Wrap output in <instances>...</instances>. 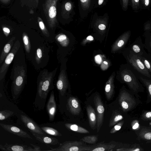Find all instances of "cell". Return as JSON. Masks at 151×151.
I'll list each match as a JSON object with an SVG mask.
<instances>
[{"label":"cell","mask_w":151,"mask_h":151,"mask_svg":"<svg viewBox=\"0 0 151 151\" xmlns=\"http://www.w3.org/2000/svg\"><path fill=\"white\" fill-rule=\"evenodd\" d=\"M132 49L136 53H139L141 51L138 45L136 44L132 46Z\"/></svg>","instance_id":"cell-42"},{"label":"cell","mask_w":151,"mask_h":151,"mask_svg":"<svg viewBox=\"0 0 151 151\" xmlns=\"http://www.w3.org/2000/svg\"><path fill=\"white\" fill-rule=\"evenodd\" d=\"M39 24L40 27L41 29L42 30H44L45 29V27L43 23L42 22H39Z\"/></svg>","instance_id":"cell-46"},{"label":"cell","mask_w":151,"mask_h":151,"mask_svg":"<svg viewBox=\"0 0 151 151\" xmlns=\"http://www.w3.org/2000/svg\"><path fill=\"white\" fill-rule=\"evenodd\" d=\"M46 108L49 116V120L52 121L54 119L57 109V105L53 90L50 93L47 103Z\"/></svg>","instance_id":"cell-13"},{"label":"cell","mask_w":151,"mask_h":151,"mask_svg":"<svg viewBox=\"0 0 151 151\" xmlns=\"http://www.w3.org/2000/svg\"><path fill=\"white\" fill-rule=\"evenodd\" d=\"M16 37H13L10 39L3 48L0 56V64L3 63L7 55L10 52L15 42Z\"/></svg>","instance_id":"cell-20"},{"label":"cell","mask_w":151,"mask_h":151,"mask_svg":"<svg viewBox=\"0 0 151 151\" xmlns=\"http://www.w3.org/2000/svg\"><path fill=\"white\" fill-rule=\"evenodd\" d=\"M140 57L146 68L149 72H151V64L150 62L143 57Z\"/></svg>","instance_id":"cell-36"},{"label":"cell","mask_w":151,"mask_h":151,"mask_svg":"<svg viewBox=\"0 0 151 151\" xmlns=\"http://www.w3.org/2000/svg\"><path fill=\"white\" fill-rule=\"evenodd\" d=\"M142 119L144 121H151V111H145L141 116Z\"/></svg>","instance_id":"cell-34"},{"label":"cell","mask_w":151,"mask_h":151,"mask_svg":"<svg viewBox=\"0 0 151 151\" xmlns=\"http://www.w3.org/2000/svg\"><path fill=\"white\" fill-rule=\"evenodd\" d=\"M86 111L90 127L93 129L96 128L97 119L96 115L93 108L90 105L87 106Z\"/></svg>","instance_id":"cell-19"},{"label":"cell","mask_w":151,"mask_h":151,"mask_svg":"<svg viewBox=\"0 0 151 151\" xmlns=\"http://www.w3.org/2000/svg\"><path fill=\"white\" fill-rule=\"evenodd\" d=\"M81 6L83 10L88 9L90 6L91 0H80Z\"/></svg>","instance_id":"cell-35"},{"label":"cell","mask_w":151,"mask_h":151,"mask_svg":"<svg viewBox=\"0 0 151 151\" xmlns=\"http://www.w3.org/2000/svg\"><path fill=\"white\" fill-rule=\"evenodd\" d=\"M98 140V136L97 135L86 136L81 139V141L90 144L95 143Z\"/></svg>","instance_id":"cell-30"},{"label":"cell","mask_w":151,"mask_h":151,"mask_svg":"<svg viewBox=\"0 0 151 151\" xmlns=\"http://www.w3.org/2000/svg\"><path fill=\"white\" fill-rule=\"evenodd\" d=\"M65 126L68 129L80 133H88L89 132L87 129L75 124L66 123Z\"/></svg>","instance_id":"cell-25"},{"label":"cell","mask_w":151,"mask_h":151,"mask_svg":"<svg viewBox=\"0 0 151 151\" xmlns=\"http://www.w3.org/2000/svg\"><path fill=\"white\" fill-rule=\"evenodd\" d=\"M115 74L113 73L106 83L105 92L106 98L109 100L112 98L114 92V79Z\"/></svg>","instance_id":"cell-17"},{"label":"cell","mask_w":151,"mask_h":151,"mask_svg":"<svg viewBox=\"0 0 151 151\" xmlns=\"http://www.w3.org/2000/svg\"><path fill=\"white\" fill-rule=\"evenodd\" d=\"M130 5L135 12H137L140 9V0H131Z\"/></svg>","instance_id":"cell-32"},{"label":"cell","mask_w":151,"mask_h":151,"mask_svg":"<svg viewBox=\"0 0 151 151\" xmlns=\"http://www.w3.org/2000/svg\"><path fill=\"white\" fill-rule=\"evenodd\" d=\"M139 139L151 141V129L143 127L137 134Z\"/></svg>","instance_id":"cell-22"},{"label":"cell","mask_w":151,"mask_h":151,"mask_svg":"<svg viewBox=\"0 0 151 151\" xmlns=\"http://www.w3.org/2000/svg\"><path fill=\"white\" fill-rule=\"evenodd\" d=\"M0 126L5 130L21 137L31 139L30 136L22 129L11 125L0 124Z\"/></svg>","instance_id":"cell-15"},{"label":"cell","mask_w":151,"mask_h":151,"mask_svg":"<svg viewBox=\"0 0 151 151\" xmlns=\"http://www.w3.org/2000/svg\"><path fill=\"white\" fill-rule=\"evenodd\" d=\"M42 129L48 134L56 136H60L62 134L56 129L48 127H41Z\"/></svg>","instance_id":"cell-27"},{"label":"cell","mask_w":151,"mask_h":151,"mask_svg":"<svg viewBox=\"0 0 151 151\" xmlns=\"http://www.w3.org/2000/svg\"><path fill=\"white\" fill-rule=\"evenodd\" d=\"M22 38L24 46L27 57L30 59L32 50L30 40L28 35L25 34L23 35Z\"/></svg>","instance_id":"cell-23"},{"label":"cell","mask_w":151,"mask_h":151,"mask_svg":"<svg viewBox=\"0 0 151 151\" xmlns=\"http://www.w3.org/2000/svg\"><path fill=\"white\" fill-rule=\"evenodd\" d=\"M129 2V0H121L122 8L124 11H126L127 9Z\"/></svg>","instance_id":"cell-40"},{"label":"cell","mask_w":151,"mask_h":151,"mask_svg":"<svg viewBox=\"0 0 151 151\" xmlns=\"http://www.w3.org/2000/svg\"><path fill=\"white\" fill-rule=\"evenodd\" d=\"M57 68L51 72L44 69L40 73L37 79V93L35 103L41 108L44 107L47 97L50 91L53 89L54 78Z\"/></svg>","instance_id":"cell-1"},{"label":"cell","mask_w":151,"mask_h":151,"mask_svg":"<svg viewBox=\"0 0 151 151\" xmlns=\"http://www.w3.org/2000/svg\"><path fill=\"white\" fill-rule=\"evenodd\" d=\"M67 108L71 113L75 115L79 114L81 110L78 100L77 99L73 97L69 98L67 101Z\"/></svg>","instance_id":"cell-16"},{"label":"cell","mask_w":151,"mask_h":151,"mask_svg":"<svg viewBox=\"0 0 151 151\" xmlns=\"http://www.w3.org/2000/svg\"><path fill=\"white\" fill-rule=\"evenodd\" d=\"M57 42L63 47L67 46L69 43V40L66 36L64 34H61L55 38Z\"/></svg>","instance_id":"cell-29"},{"label":"cell","mask_w":151,"mask_h":151,"mask_svg":"<svg viewBox=\"0 0 151 151\" xmlns=\"http://www.w3.org/2000/svg\"><path fill=\"white\" fill-rule=\"evenodd\" d=\"M117 151H141L144 150L138 144H134L128 147H122L116 150Z\"/></svg>","instance_id":"cell-28"},{"label":"cell","mask_w":151,"mask_h":151,"mask_svg":"<svg viewBox=\"0 0 151 151\" xmlns=\"http://www.w3.org/2000/svg\"><path fill=\"white\" fill-rule=\"evenodd\" d=\"M104 0H99L98 1V4L100 5L103 3Z\"/></svg>","instance_id":"cell-49"},{"label":"cell","mask_w":151,"mask_h":151,"mask_svg":"<svg viewBox=\"0 0 151 151\" xmlns=\"http://www.w3.org/2000/svg\"><path fill=\"white\" fill-rule=\"evenodd\" d=\"M150 127H151V122H150Z\"/></svg>","instance_id":"cell-50"},{"label":"cell","mask_w":151,"mask_h":151,"mask_svg":"<svg viewBox=\"0 0 151 151\" xmlns=\"http://www.w3.org/2000/svg\"><path fill=\"white\" fill-rule=\"evenodd\" d=\"M46 45H41L38 46L36 49L35 53V58H33V62L35 67L37 68H43L46 63L45 60V57L46 56H48L47 55V52H45L46 50Z\"/></svg>","instance_id":"cell-10"},{"label":"cell","mask_w":151,"mask_h":151,"mask_svg":"<svg viewBox=\"0 0 151 151\" xmlns=\"http://www.w3.org/2000/svg\"><path fill=\"white\" fill-rule=\"evenodd\" d=\"M20 46L21 44L19 41L17 40L15 42L10 52L6 57L0 68V81L4 79L9 66L18 51Z\"/></svg>","instance_id":"cell-6"},{"label":"cell","mask_w":151,"mask_h":151,"mask_svg":"<svg viewBox=\"0 0 151 151\" xmlns=\"http://www.w3.org/2000/svg\"><path fill=\"white\" fill-rule=\"evenodd\" d=\"M151 6V0H144L142 9H149Z\"/></svg>","instance_id":"cell-39"},{"label":"cell","mask_w":151,"mask_h":151,"mask_svg":"<svg viewBox=\"0 0 151 151\" xmlns=\"http://www.w3.org/2000/svg\"><path fill=\"white\" fill-rule=\"evenodd\" d=\"M127 59L131 65L137 71L145 76L150 77L149 72L145 66L140 57L131 52L127 56Z\"/></svg>","instance_id":"cell-7"},{"label":"cell","mask_w":151,"mask_h":151,"mask_svg":"<svg viewBox=\"0 0 151 151\" xmlns=\"http://www.w3.org/2000/svg\"><path fill=\"white\" fill-rule=\"evenodd\" d=\"M94 102L96 111V128L97 132H98L103 122L105 109L101 97L99 95H97L94 96Z\"/></svg>","instance_id":"cell-9"},{"label":"cell","mask_w":151,"mask_h":151,"mask_svg":"<svg viewBox=\"0 0 151 151\" xmlns=\"http://www.w3.org/2000/svg\"><path fill=\"white\" fill-rule=\"evenodd\" d=\"M116 146L113 144H99L94 147H92L91 151H112Z\"/></svg>","instance_id":"cell-24"},{"label":"cell","mask_w":151,"mask_h":151,"mask_svg":"<svg viewBox=\"0 0 151 151\" xmlns=\"http://www.w3.org/2000/svg\"><path fill=\"white\" fill-rule=\"evenodd\" d=\"M20 119L22 122L32 132L45 134V132L38 125L29 117L24 115L21 114Z\"/></svg>","instance_id":"cell-12"},{"label":"cell","mask_w":151,"mask_h":151,"mask_svg":"<svg viewBox=\"0 0 151 151\" xmlns=\"http://www.w3.org/2000/svg\"><path fill=\"white\" fill-rule=\"evenodd\" d=\"M132 129L133 130H139L140 128V124L138 121L137 120L133 121L131 123Z\"/></svg>","instance_id":"cell-38"},{"label":"cell","mask_w":151,"mask_h":151,"mask_svg":"<svg viewBox=\"0 0 151 151\" xmlns=\"http://www.w3.org/2000/svg\"><path fill=\"white\" fill-rule=\"evenodd\" d=\"M14 112L8 110H5L0 111V120L1 121L5 120L14 114Z\"/></svg>","instance_id":"cell-31"},{"label":"cell","mask_w":151,"mask_h":151,"mask_svg":"<svg viewBox=\"0 0 151 151\" xmlns=\"http://www.w3.org/2000/svg\"><path fill=\"white\" fill-rule=\"evenodd\" d=\"M123 118L124 117L119 111L115 110L113 112L110 119L109 127H111L115 125Z\"/></svg>","instance_id":"cell-21"},{"label":"cell","mask_w":151,"mask_h":151,"mask_svg":"<svg viewBox=\"0 0 151 151\" xmlns=\"http://www.w3.org/2000/svg\"><path fill=\"white\" fill-rule=\"evenodd\" d=\"M3 29L6 35L7 36L8 35L10 32V29L6 27L3 28Z\"/></svg>","instance_id":"cell-45"},{"label":"cell","mask_w":151,"mask_h":151,"mask_svg":"<svg viewBox=\"0 0 151 151\" xmlns=\"http://www.w3.org/2000/svg\"><path fill=\"white\" fill-rule=\"evenodd\" d=\"M93 40L94 38L91 35H89L83 40L82 42V44L83 45H85L87 43L91 42Z\"/></svg>","instance_id":"cell-41"},{"label":"cell","mask_w":151,"mask_h":151,"mask_svg":"<svg viewBox=\"0 0 151 151\" xmlns=\"http://www.w3.org/2000/svg\"><path fill=\"white\" fill-rule=\"evenodd\" d=\"M97 27L98 29L102 32L104 31L106 28V25L103 23H101L99 24Z\"/></svg>","instance_id":"cell-43"},{"label":"cell","mask_w":151,"mask_h":151,"mask_svg":"<svg viewBox=\"0 0 151 151\" xmlns=\"http://www.w3.org/2000/svg\"><path fill=\"white\" fill-rule=\"evenodd\" d=\"M121 76L123 81L127 85L130 90L139 97L138 93L143 92L144 88L132 72L129 69H124L121 72Z\"/></svg>","instance_id":"cell-4"},{"label":"cell","mask_w":151,"mask_h":151,"mask_svg":"<svg viewBox=\"0 0 151 151\" xmlns=\"http://www.w3.org/2000/svg\"><path fill=\"white\" fill-rule=\"evenodd\" d=\"M130 35V31H128L120 36L112 46L111 52H115L121 49L127 43Z\"/></svg>","instance_id":"cell-14"},{"label":"cell","mask_w":151,"mask_h":151,"mask_svg":"<svg viewBox=\"0 0 151 151\" xmlns=\"http://www.w3.org/2000/svg\"><path fill=\"white\" fill-rule=\"evenodd\" d=\"M118 101L121 108L124 112L131 111L141 104L139 97H137L131 91L122 89L120 91Z\"/></svg>","instance_id":"cell-3"},{"label":"cell","mask_w":151,"mask_h":151,"mask_svg":"<svg viewBox=\"0 0 151 151\" xmlns=\"http://www.w3.org/2000/svg\"><path fill=\"white\" fill-rule=\"evenodd\" d=\"M124 123V121H121L119 122L116 124L111 129L110 131V133L111 134H113L122 128Z\"/></svg>","instance_id":"cell-33"},{"label":"cell","mask_w":151,"mask_h":151,"mask_svg":"<svg viewBox=\"0 0 151 151\" xmlns=\"http://www.w3.org/2000/svg\"><path fill=\"white\" fill-rule=\"evenodd\" d=\"M33 147H31L21 144H10L6 143L4 145H0V149L2 150L6 151H40V148L38 146L31 144Z\"/></svg>","instance_id":"cell-8"},{"label":"cell","mask_w":151,"mask_h":151,"mask_svg":"<svg viewBox=\"0 0 151 151\" xmlns=\"http://www.w3.org/2000/svg\"><path fill=\"white\" fill-rule=\"evenodd\" d=\"M140 78L147 89V96L146 103H149L151 102V80L145 79L142 77H140Z\"/></svg>","instance_id":"cell-26"},{"label":"cell","mask_w":151,"mask_h":151,"mask_svg":"<svg viewBox=\"0 0 151 151\" xmlns=\"http://www.w3.org/2000/svg\"><path fill=\"white\" fill-rule=\"evenodd\" d=\"M150 44H151V39H150Z\"/></svg>","instance_id":"cell-51"},{"label":"cell","mask_w":151,"mask_h":151,"mask_svg":"<svg viewBox=\"0 0 151 151\" xmlns=\"http://www.w3.org/2000/svg\"><path fill=\"white\" fill-rule=\"evenodd\" d=\"M49 15L50 17L51 18H53L56 16V10L55 6H52L50 8L49 10Z\"/></svg>","instance_id":"cell-37"},{"label":"cell","mask_w":151,"mask_h":151,"mask_svg":"<svg viewBox=\"0 0 151 151\" xmlns=\"http://www.w3.org/2000/svg\"><path fill=\"white\" fill-rule=\"evenodd\" d=\"M144 0H140V9H142Z\"/></svg>","instance_id":"cell-48"},{"label":"cell","mask_w":151,"mask_h":151,"mask_svg":"<svg viewBox=\"0 0 151 151\" xmlns=\"http://www.w3.org/2000/svg\"><path fill=\"white\" fill-rule=\"evenodd\" d=\"M65 8L67 11H70L72 8V5L69 2H67L65 5Z\"/></svg>","instance_id":"cell-44"},{"label":"cell","mask_w":151,"mask_h":151,"mask_svg":"<svg viewBox=\"0 0 151 151\" xmlns=\"http://www.w3.org/2000/svg\"><path fill=\"white\" fill-rule=\"evenodd\" d=\"M92 147L83 145L81 141H67L60 144L59 146L55 148L50 147V151H91Z\"/></svg>","instance_id":"cell-5"},{"label":"cell","mask_w":151,"mask_h":151,"mask_svg":"<svg viewBox=\"0 0 151 151\" xmlns=\"http://www.w3.org/2000/svg\"><path fill=\"white\" fill-rule=\"evenodd\" d=\"M151 27L150 24H147L145 26V29L146 30H148L150 29Z\"/></svg>","instance_id":"cell-47"},{"label":"cell","mask_w":151,"mask_h":151,"mask_svg":"<svg viewBox=\"0 0 151 151\" xmlns=\"http://www.w3.org/2000/svg\"><path fill=\"white\" fill-rule=\"evenodd\" d=\"M12 73L11 77L12 80V96L13 99L16 100L19 96L26 84V68L23 65L14 64Z\"/></svg>","instance_id":"cell-2"},{"label":"cell","mask_w":151,"mask_h":151,"mask_svg":"<svg viewBox=\"0 0 151 151\" xmlns=\"http://www.w3.org/2000/svg\"><path fill=\"white\" fill-rule=\"evenodd\" d=\"M56 86L59 94L61 96H64L68 86V80L64 69L60 70L56 82Z\"/></svg>","instance_id":"cell-11"},{"label":"cell","mask_w":151,"mask_h":151,"mask_svg":"<svg viewBox=\"0 0 151 151\" xmlns=\"http://www.w3.org/2000/svg\"><path fill=\"white\" fill-rule=\"evenodd\" d=\"M32 133L36 139L44 144L54 145L59 143L58 139L55 138L45 136V134Z\"/></svg>","instance_id":"cell-18"}]
</instances>
